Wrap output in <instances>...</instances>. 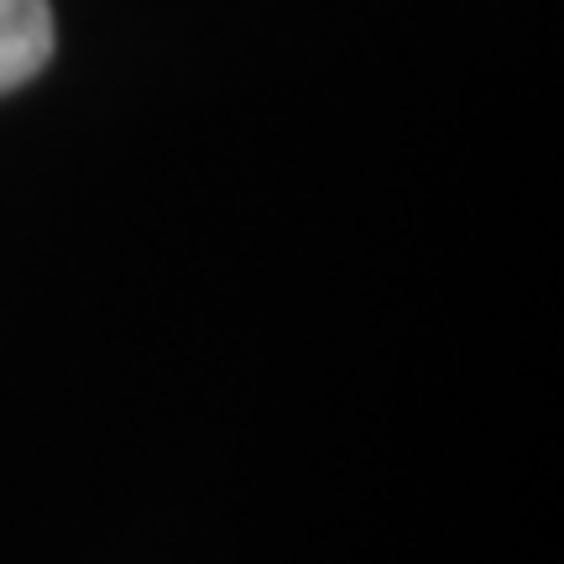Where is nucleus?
Segmentation results:
<instances>
[{
    "instance_id": "f257e3e1",
    "label": "nucleus",
    "mask_w": 564,
    "mask_h": 564,
    "mask_svg": "<svg viewBox=\"0 0 564 564\" xmlns=\"http://www.w3.org/2000/svg\"><path fill=\"white\" fill-rule=\"evenodd\" d=\"M47 58H53L47 0H0V95L42 74Z\"/></svg>"
}]
</instances>
